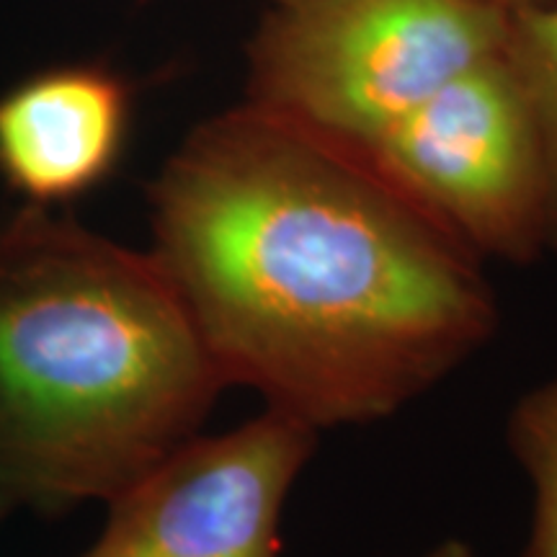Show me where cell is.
Instances as JSON below:
<instances>
[{"label": "cell", "instance_id": "1", "mask_svg": "<svg viewBox=\"0 0 557 557\" xmlns=\"http://www.w3.org/2000/svg\"><path fill=\"white\" fill-rule=\"evenodd\" d=\"M150 225L225 385L315 431L400 413L498 329L480 256L364 145L253 101L186 135Z\"/></svg>", "mask_w": 557, "mask_h": 557}, {"label": "cell", "instance_id": "2", "mask_svg": "<svg viewBox=\"0 0 557 557\" xmlns=\"http://www.w3.org/2000/svg\"><path fill=\"white\" fill-rule=\"evenodd\" d=\"M225 380L152 250L47 207L0 222V491L114 500L199 436Z\"/></svg>", "mask_w": 557, "mask_h": 557}, {"label": "cell", "instance_id": "3", "mask_svg": "<svg viewBox=\"0 0 557 557\" xmlns=\"http://www.w3.org/2000/svg\"><path fill=\"white\" fill-rule=\"evenodd\" d=\"M508 13L475 0H299L248 45V101L367 145L475 62Z\"/></svg>", "mask_w": 557, "mask_h": 557}, {"label": "cell", "instance_id": "4", "mask_svg": "<svg viewBox=\"0 0 557 557\" xmlns=\"http://www.w3.org/2000/svg\"><path fill=\"white\" fill-rule=\"evenodd\" d=\"M364 148L480 259L549 253L540 137L504 52L462 70Z\"/></svg>", "mask_w": 557, "mask_h": 557}, {"label": "cell", "instance_id": "5", "mask_svg": "<svg viewBox=\"0 0 557 557\" xmlns=\"http://www.w3.org/2000/svg\"><path fill=\"white\" fill-rule=\"evenodd\" d=\"M274 408L220 436H194L109 500L81 557H282V517L318 447Z\"/></svg>", "mask_w": 557, "mask_h": 557}, {"label": "cell", "instance_id": "6", "mask_svg": "<svg viewBox=\"0 0 557 557\" xmlns=\"http://www.w3.org/2000/svg\"><path fill=\"white\" fill-rule=\"evenodd\" d=\"M132 88L99 62L45 67L0 94V178L32 207L86 197L122 160Z\"/></svg>", "mask_w": 557, "mask_h": 557}, {"label": "cell", "instance_id": "7", "mask_svg": "<svg viewBox=\"0 0 557 557\" xmlns=\"http://www.w3.org/2000/svg\"><path fill=\"white\" fill-rule=\"evenodd\" d=\"M504 58L517 78L540 137L547 181V240L557 253V0L508 13Z\"/></svg>", "mask_w": 557, "mask_h": 557}, {"label": "cell", "instance_id": "8", "mask_svg": "<svg viewBox=\"0 0 557 557\" xmlns=\"http://www.w3.org/2000/svg\"><path fill=\"white\" fill-rule=\"evenodd\" d=\"M506 438L532 483V524L521 557H557V374L517 400Z\"/></svg>", "mask_w": 557, "mask_h": 557}, {"label": "cell", "instance_id": "9", "mask_svg": "<svg viewBox=\"0 0 557 557\" xmlns=\"http://www.w3.org/2000/svg\"><path fill=\"white\" fill-rule=\"evenodd\" d=\"M418 557H480V555L468 545V542L447 540V542H438V545L426 549V553Z\"/></svg>", "mask_w": 557, "mask_h": 557}, {"label": "cell", "instance_id": "10", "mask_svg": "<svg viewBox=\"0 0 557 557\" xmlns=\"http://www.w3.org/2000/svg\"><path fill=\"white\" fill-rule=\"evenodd\" d=\"M475 3L487 5V9H496L500 13H517L529 9H542V5L555 3V0H475Z\"/></svg>", "mask_w": 557, "mask_h": 557}, {"label": "cell", "instance_id": "11", "mask_svg": "<svg viewBox=\"0 0 557 557\" xmlns=\"http://www.w3.org/2000/svg\"><path fill=\"white\" fill-rule=\"evenodd\" d=\"M13 506H16V504H13V500H11L9 496H5L3 491H0V521H3L5 517H9V511H11Z\"/></svg>", "mask_w": 557, "mask_h": 557}, {"label": "cell", "instance_id": "12", "mask_svg": "<svg viewBox=\"0 0 557 557\" xmlns=\"http://www.w3.org/2000/svg\"><path fill=\"white\" fill-rule=\"evenodd\" d=\"M271 3H274V9H276V5H295V3H299V0H271Z\"/></svg>", "mask_w": 557, "mask_h": 557}]
</instances>
